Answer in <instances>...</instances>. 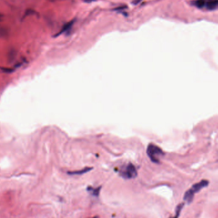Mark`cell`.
<instances>
[{
    "mask_svg": "<svg viewBox=\"0 0 218 218\" xmlns=\"http://www.w3.org/2000/svg\"><path fill=\"white\" fill-rule=\"evenodd\" d=\"M1 19H2V16H1V14H0V20H1Z\"/></svg>",
    "mask_w": 218,
    "mask_h": 218,
    "instance_id": "obj_15",
    "label": "cell"
},
{
    "mask_svg": "<svg viewBox=\"0 0 218 218\" xmlns=\"http://www.w3.org/2000/svg\"><path fill=\"white\" fill-rule=\"evenodd\" d=\"M183 205H184L183 204H181L178 205L177 206V207H176V217H178V215H179L180 213H181V211L182 210V207H183Z\"/></svg>",
    "mask_w": 218,
    "mask_h": 218,
    "instance_id": "obj_11",
    "label": "cell"
},
{
    "mask_svg": "<svg viewBox=\"0 0 218 218\" xmlns=\"http://www.w3.org/2000/svg\"><path fill=\"white\" fill-rule=\"evenodd\" d=\"M92 218H99L98 216H95V217H92Z\"/></svg>",
    "mask_w": 218,
    "mask_h": 218,
    "instance_id": "obj_16",
    "label": "cell"
},
{
    "mask_svg": "<svg viewBox=\"0 0 218 218\" xmlns=\"http://www.w3.org/2000/svg\"><path fill=\"white\" fill-rule=\"evenodd\" d=\"M208 185V181L207 180H202L200 182H198V183L194 184L193 185V186L191 187V190H192L193 192L195 193L196 192H198L201 190H202L203 188H204L205 187H207Z\"/></svg>",
    "mask_w": 218,
    "mask_h": 218,
    "instance_id": "obj_3",
    "label": "cell"
},
{
    "mask_svg": "<svg viewBox=\"0 0 218 218\" xmlns=\"http://www.w3.org/2000/svg\"><path fill=\"white\" fill-rule=\"evenodd\" d=\"M96 0H84V2L88 3H92L93 1H95Z\"/></svg>",
    "mask_w": 218,
    "mask_h": 218,
    "instance_id": "obj_13",
    "label": "cell"
},
{
    "mask_svg": "<svg viewBox=\"0 0 218 218\" xmlns=\"http://www.w3.org/2000/svg\"><path fill=\"white\" fill-rule=\"evenodd\" d=\"M92 169V168L87 167V168H85V169H82L81 170L74 171V172H69L68 174H69V175H81V174H83V173H85L88 172H89V171H90Z\"/></svg>",
    "mask_w": 218,
    "mask_h": 218,
    "instance_id": "obj_7",
    "label": "cell"
},
{
    "mask_svg": "<svg viewBox=\"0 0 218 218\" xmlns=\"http://www.w3.org/2000/svg\"><path fill=\"white\" fill-rule=\"evenodd\" d=\"M194 193L192 190H191V189L187 190L184 194V201L186 202L187 204H190V203H191L193 201V198H194Z\"/></svg>",
    "mask_w": 218,
    "mask_h": 218,
    "instance_id": "obj_5",
    "label": "cell"
},
{
    "mask_svg": "<svg viewBox=\"0 0 218 218\" xmlns=\"http://www.w3.org/2000/svg\"><path fill=\"white\" fill-rule=\"evenodd\" d=\"M173 218H177V217H173Z\"/></svg>",
    "mask_w": 218,
    "mask_h": 218,
    "instance_id": "obj_17",
    "label": "cell"
},
{
    "mask_svg": "<svg viewBox=\"0 0 218 218\" xmlns=\"http://www.w3.org/2000/svg\"><path fill=\"white\" fill-rule=\"evenodd\" d=\"M51 2H54V1H60V0H49Z\"/></svg>",
    "mask_w": 218,
    "mask_h": 218,
    "instance_id": "obj_14",
    "label": "cell"
},
{
    "mask_svg": "<svg viewBox=\"0 0 218 218\" xmlns=\"http://www.w3.org/2000/svg\"><path fill=\"white\" fill-rule=\"evenodd\" d=\"M120 174L123 178L126 179H133L137 176V171L133 165L129 163L120 171Z\"/></svg>",
    "mask_w": 218,
    "mask_h": 218,
    "instance_id": "obj_2",
    "label": "cell"
},
{
    "mask_svg": "<svg viewBox=\"0 0 218 218\" xmlns=\"http://www.w3.org/2000/svg\"><path fill=\"white\" fill-rule=\"evenodd\" d=\"M194 5H195L196 7L202 8L205 5V0H196V1H194Z\"/></svg>",
    "mask_w": 218,
    "mask_h": 218,
    "instance_id": "obj_9",
    "label": "cell"
},
{
    "mask_svg": "<svg viewBox=\"0 0 218 218\" xmlns=\"http://www.w3.org/2000/svg\"><path fill=\"white\" fill-rule=\"evenodd\" d=\"M146 153L152 162L155 163H159V158L164 155L162 149L154 144H150L147 147Z\"/></svg>",
    "mask_w": 218,
    "mask_h": 218,
    "instance_id": "obj_1",
    "label": "cell"
},
{
    "mask_svg": "<svg viewBox=\"0 0 218 218\" xmlns=\"http://www.w3.org/2000/svg\"><path fill=\"white\" fill-rule=\"evenodd\" d=\"M101 187H98L97 188L88 187L87 188V190L89 191V192L91 193V194H92V195L94 196H98L99 195L100 191H101Z\"/></svg>",
    "mask_w": 218,
    "mask_h": 218,
    "instance_id": "obj_8",
    "label": "cell"
},
{
    "mask_svg": "<svg viewBox=\"0 0 218 218\" xmlns=\"http://www.w3.org/2000/svg\"><path fill=\"white\" fill-rule=\"evenodd\" d=\"M218 7V0H209L206 3V7L208 10H215Z\"/></svg>",
    "mask_w": 218,
    "mask_h": 218,
    "instance_id": "obj_6",
    "label": "cell"
},
{
    "mask_svg": "<svg viewBox=\"0 0 218 218\" xmlns=\"http://www.w3.org/2000/svg\"><path fill=\"white\" fill-rule=\"evenodd\" d=\"M74 22H75V19H73L72 20H70V21L67 22L66 24H65L64 26H63V28L60 29V31H59L58 33H57L54 35V37H59L61 34H63L64 33H66V32L69 31L70 29L72 28L74 24Z\"/></svg>",
    "mask_w": 218,
    "mask_h": 218,
    "instance_id": "obj_4",
    "label": "cell"
},
{
    "mask_svg": "<svg viewBox=\"0 0 218 218\" xmlns=\"http://www.w3.org/2000/svg\"><path fill=\"white\" fill-rule=\"evenodd\" d=\"M141 1H142V0H133V1H132V4H133L134 5H138V3H140Z\"/></svg>",
    "mask_w": 218,
    "mask_h": 218,
    "instance_id": "obj_12",
    "label": "cell"
},
{
    "mask_svg": "<svg viewBox=\"0 0 218 218\" xmlns=\"http://www.w3.org/2000/svg\"><path fill=\"white\" fill-rule=\"evenodd\" d=\"M37 13L33 9H28L26 10L25 14V17H28L29 16H34V15H36Z\"/></svg>",
    "mask_w": 218,
    "mask_h": 218,
    "instance_id": "obj_10",
    "label": "cell"
}]
</instances>
